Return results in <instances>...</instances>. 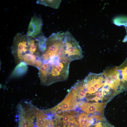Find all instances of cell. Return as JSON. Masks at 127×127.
Masks as SVG:
<instances>
[{"label":"cell","mask_w":127,"mask_h":127,"mask_svg":"<svg viewBox=\"0 0 127 127\" xmlns=\"http://www.w3.org/2000/svg\"><path fill=\"white\" fill-rule=\"evenodd\" d=\"M29 38L27 35L20 33H17L14 37L11 50L16 65L23 62L24 56L29 54Z\"/></svg>","instance_id":"1"},{"label":"cell","mask_w":127,"mask_h":127,"mask_svg":"<svg viewBox=\"0 0 127 127\" xmlns=\"http://www.w3.org/2000/svg\"><path fill=\"white\" fill-rule=\"evenodd\" d=\"M103 73L105 76V84L116 91L118 94L121 92V75L117 67L107 68Z\"/></svg>","instance_id":"2"},{"label":"cell","mask_w":127,"mask_h":127,"mask_svg":"<svg viewBox=\"0 0 127 127\" xmlns=\"http://www.w3.org/2000/svg\"><path fill=\"white\" fill-rule=\"evenodd\" d=\"M23 106L18 105L19 115V127H33V120L36 117L33 105L27 104Z\"/></svg>","instance_id":"3"},{"label":"cell","mask_w":127,"mask_h":127,"mask_svg":"<svg viewBox=\"0 0 127 127\" xmlns=\"http://www.w3.org/2000/svg\"><path fill=\"white\" fill-rule=\"evenodd\" d=\"M76 99L69 90L63 101L55 107L48 110V111L54 114H59L64 111L73 109L79 104Z\"/></svg>","instance_id":"4"},{"label":"cell","mask_w":127,"mask_h":127,"mask_svg":"<svg viewBox=\"0 0 127 127\" xmlns=\"http://www.w3.org/2000/svg\"><path fill=\"white\" fill-rule=\"evenodd\" d=\"M43 22L41 16L34 13L32 17L28 28L27 35L36 38L42 33Z\"/></svg>","instance_id":"5"},{"label":"cell","mask_w":127,"mask_h":127,"mask_svg":"<svg viewBox=\"0 0 127 127\" xmlns=\"http://www.w3.org/2000/svg\"><path fill=\"white\" fill-rule=\"evenodd\" d=\"M105 105V103H81L80 107L82 110L87 113H92L98 111L102 114Z\"/></svg>","instance_id":"6"},{"label":"cell","mask_w":127,"mask_h":127,"mask_svg":"<svg viewBox=\"0 0 127 127\" xmlns=\"http://www.w3.org/2000/svg\"><path fill=\"white\" fill-rule=\"evenodd\" d=\"M77 98L84 99L86 96V93L84 87L83 81H78L70 90Z\"/></svg>","instance_id":"7"},{"label":"cell","mask_w":127,"mask_h":127,"mask_svg":"<svg viewBox=\"0 0 127 127\" xmlns=\"http://www.w3.org/2000/svg\"><path fill=\"white\" fill-rule=\"evenodd\" d=\"M121 75L122 92L127 90V60L118 67Z\"/></svg>","instance_id":"8"},{"label":"cell","mask_w":127,"mask_h":127,"mask_svg":"<svg viewBox=\"0 0 127 127\" xmlns=\"http://www.w3.org/2000/svg\"><path fill=\"white\" fill-rule=\"evenodd\" d=\"M78 120L79 127H89L94 121L92 116L89 117L88 114L83 113L79 115Z\"/></svg>","instance_id":"9"},{"label":"cell","mask_w":127,"mask_h":127,"mask_svg":"<svg viewBox=\"0 0 127 127\" xmlns=\"http://www.w3.org/2000/svg\"><path fill=\"white\" fill-rule=\"evenodd\" d=\"M36 115V125L38 127H45L46 118L42 111L35 107Z\"/></svg>","instance_id":"10"},{"label":"cell","mask_w":127,"mask_h":127,"mask_svg":"<svg viewBox=\"0 0 127 127\" xmlns=\"http://www.w3.org/2000/svg\"><path fill=\"white\" fill-rule=\"evenodd\" d=\"M61 1V0H37L36 3L38 4L43 5L54 8L57 9L59 7Z\"/></svg>","instance_id":"11"},{"label":"cell","mask_w":127,"mask_h":127,"mask_svg":"<svg viewBox=\"0 0 127 127\" xmlns=\"http://www.w3.org/2000/svg\"><path fill=\"white\" fill-rule=\"evenodd\" d=\"M93 127H114L106 120L102 119H96L94 122Z\"/></svg>","instance_id":"12"},{"label":"cell","mask_w":127,"mask_h":127,"mask_svg":"<svg viewBox=\"0 0 127 127\" xmlns=\"http://www.w3.org/2000/svg\"><path fill=\"white\" fill-rule=\"evenodd\" d=\"M45 127H54L53 121L49 119L46 118V125Z\"/></svg>","instance_id":"13"}]
</instances>
